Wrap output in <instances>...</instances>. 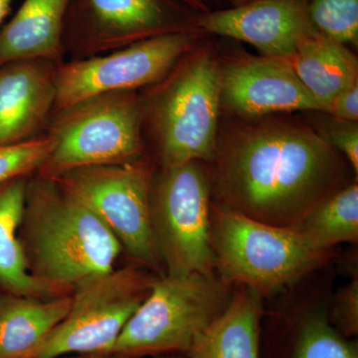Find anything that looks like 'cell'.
I'll use <instances>...</instances> for the list:
<instances>
[{"label":"cell","instance_id":"d4e9b609","mask_svg":"<svg viewBox=\"0 0 358 358\" xmlns=\"http://www.w3.org/2000/svg\"><path fill=\"white\" fill-rule=\"evenodd\" d=\"M327 143L345 155L355 173H358V129L355 122H338L327 131Z\"/></svg>","mask_w":358,"mask_h":358},{"label":"cell","instance_id":"5bb4252c","mask_svg":"<svg viewBox=\"0 0 358 358\" xmlns=\"http://www.w3.org/2000/svg\"><path fill=\"white\" fill-rule=\"evenodd\" d=\"M57 65L44 59L0 65V145L35 138L55 107Z\"/></svg>","mask_w":358,"mask_h":358},{"label":"cell","instance_id":"7a4b0ae2","mask_svg":"<svg viewBox=\"0 0 358 358\" xmlns=\"http://www.w3.org/2000/svg\"><path fill=\"white\" fill-rule=\"evenodd\" d=\"M20 240L35 279L63 293L115 268L121 245L100 217L56 179L30 176Z\"/></svg>","mask_w":358,"mask_h":358},{"label":"cell","instance_id":"4316f807","mask_svg":"<svg viewBox=\"0 0 358 358\" xmlns=\"http://www.w3.org/2000/svg\"><path fill=\"white\" fill-rule=\"evenodd\" d=\"M70 358H138L119 352L91 353V355H75Z\"/></svg>","mask_w":358,"mask_h":358},{"label":"cell","instance_id":"f1b7e54d","mask_svg":"<svg viewBox=\"0 0 358 358\" xmlns=\"http://www.w3.org/2000/svg\"><path fill=\"white\" fill-rule=\"evenodd\" d=\"M178 1L182 2V3L187 4L192 8L203 9L204 4L202 0H178Z\"/></svg>","mask_w":358,"mask_h":358},{"label":"cell","instance_id":"7c38bea8","mask_svg":"<svg viewBox=\"0 0 358 358\" xmlns=\"http://www.w3.org/2000/svg\"><path fill=\"white\" fill-rule=\"evenodd\" d=\"M221 103L245 117L294 110H320L284 59L239 56L221 66Z\"/></svg>","mask_w":358,"mask_h":358},{"label":"cell","instance_id":"ffe728a7","mask_svg":"<svg viewBox=\"0 0 358 358\" xmlns=\"http://www.w3.org/2000/svg\"><path fill=\"white\" fill-rule=\"evenodd\" d=\"M261 343V358H358V343L338 333L324 312H310Z\"/></svg>","mask_w":358,"mask_h":358},{"label":"cell","instance_id":"83f0119b","mask_svg":"<svg viewBox=\"0 0 358 358\" xmlns=\"http://www.w3.org/2000/svg\"><path fill=\"white\" fill-rule=\"evenodd\" d=\"M13 0H0V29L2 28V23L6 20L7 14L10 9Z\"/></svg>","mask_w":358,"mask_h":358},{"label":"cell","instance_id":"52a82bcc","mask_svg":"<svg viewBox=\"0 0 358 358\" xmlns=\"http://www.w3.org/2000/svg\"><path fill=\"white\" fill-rule=\"evenodd\" d=\"M210 214V185L199 162L155 174L150 219L166 275L215 274Z\"/></svg>","mask_w":358,"mask_h":358},{"label":"cell","instance_id":"603a6c76","mask_svg":"<svg viewBox=\"0 0 358 358\" xmlns=\"http://www.w3.org/2000/svg\"><path fill=\"white\" fill-rule=\"evenodd\" d=\"M51 150L52 141L47 136L18 145H0V182L37 173Z\"/></svg>","mask_w":358,"mask_h":358},{"label":"cell","instance_id":"5b68a950","mask_svg":"<svg viewBox=\"0 0 358 358\" xmlns=\"http://www.w3.org/2000/svg\"><path fill=\"white\" fill-rule=\"evenodd\" d=\"M152 96L150 119L162 167L215 159L221 66L208 52L181 58Z\"/></svg>","mask_w":358,"mask_h":358},{"label":"cell","instance_id":"3957f363","mask_svg":"<svg viewBox=\"0 0 358 358\" xmlns=\"http://www.w3.org/2000/svg\"><path fill=\"white\" fill-rule=\"evenodd\" d=\"M211 243L224 281L259 296L291 284L331 258L296 228L254 220L219 204L211 207Z\"/></svg>","mask_w":358,"mask_h":358},{"label":"cell","instance_id":"2e32d148","mask_svg":"<svg viewBox=\"0 0 358 358\" xmlns=\"http://www.w3.org/2000/svg\"><path fill=\"white\" fill-rule=\"evenodd\" d=\"M70 306L71 294L42 299L0 292V358L34 357Z\"/></svg>","mask_w":358,"mask_h":358},{"label":"cell","instance_id":"8992f818","mask_svg":"<svg viewBox=\"0 0 358 358\" xmlns=\"http://www.w3.org/2000/svg\"><path fill=\"white\" fill-rule=\"evenodd\" d=\"M143 109L134 92H113L57 110L52 150L37 171L54 178L79 167L126 164L143 157Z\"/></svg>","mask_w":358,"mask_h":358},{"label":"cell","instance_id":"ac0fdd59","mask_svg":"<svg viewBox=\"0 0 358 358\" xmlns=\"http://www.w3.org/2000/svg\"><path fill=\"white\" fill-rule=\"evenodd\" d=\"M260 296L240 286L228 307L193 343L187 358H261Z\"/></svg>","mask_w":358,"mask_h":358},{"label":"cell","instance_id":"277c9868","mask_svg":"<svg viewBox=\"0 0 358 358\" xmlns=\"http://www.w3.org/2000/svg\"><path fill=\"white\" fill-rule=\"evenodd\" d=\"M230 286L215 274L155 278L113 352L138 358L185 355L229 305Z\"/></svg>","mask_w":358,"mask_h":358},{"label":"cell","instance_id":"30bf717a","mask_svg":"<svg viewBox=\"0 0 358 358\" xmlns=\"http://www.w3.org/2000/svg\"><path fill=\"white\" fill-rule=\"evenodd\" d=\"M196 35L190 29L141 40L103 56L57 65L54 110L113 92H134L157 84L189 53Z\"/></svg>","mask_w":358,"mask_h":358},{"label":"cell","instance_id":"e0dca14e","mask_svg":"<svg viewBox=\"0 0 358 358\" xmlns=\"http://www.w3.org/2000/svg\"><path fill=\"white\" fill-rule=\"evenodd\" d=\"M320 110L329 112L339 94L358 83L357 59L345 45L315 32L284 59Z\"/></svg>","mask_w":358,"mask_h":358},{"label":"cell","instance_id":"9c48e42d","mask_svg":"<svg viewBox=\"0 0 358 358\" xmlns=\"http://www.w3.org/2000/svg\"><path fill=\"white\" fill-rule=\"evenodd\" d=\"M157 277L131 263L80 282L71 292L65 319L45 339L34 357L113 352L122 329L147 298Z\"/></svg>","mask_w":358,"mask_h":358},{"label":"cell","instance_id":"44dd1931","mask_svg":"<svg viewBox=\"0 0 358 358\" xmlns=\"http://www.w3.org/2000/svg\"><path fill=\"white\" fill-rule=\"evenodd\" d=\"M296 230L317 248L331 250L339 243L358 239L357 181L346 185L313 208Z\"/></svg>","mask_w":358,"mask_h":358},{"label":"cell","instance_id":"9a60e30c","mask_svg":"<svg viewBox=\"0 0 358 358\" xmlns=\"http://www.w3.org/2000/svg\"><path fill=\"white\" fill-rule=\"evenodd\" d=\"M73 0H24L0 29V65L23 59L58 62Z\"/></svg>","mask_w":358,"mask_h":358},{"label":"cell","instance_id":"484cf974","mask_svg":"<svg viewBox=\"0 0 358 358\" xmlns=\"http://www.w3.org/2000/svg\"><path fill=\"white\" fill-rule=\"evenodd\" d=\"M329 113L338 119V122H357L358 83L339 94Z\"/></svg>","mask_w":358,"mask_h":358},{"label":"cell","instance_id":"6da1fadb","mask_svg":"<svg viewBox=\"0 0 358 358\" xmlns=\"http://www.w3.org/2000/svg\"><path fill=\"white\" fill-rule=\"evenodd\" d=\"M336 150L301 124H245L217 143L220 204L259 222L296 227L346 186L345 166Z\"/></svg>","mask_w":358,"mask_h":358},{"label":"cell","instance_id":"4fadbf2b","mask_svg":"<svg viewBox=\"0 0 358 358\" xmlns=\"http://www.w3.org/2000/svg\"><path fill=\"white\" fill-rule=\"evenodd\" d=\"M197 27L251 44L264 56L288 59L313 33L307 0H254L200 16Z\"/></svg>","mask_w":358,"mask_h":358},{"label":"cell","instance_id":"ba28073f","mask_svg":"<svg viewBox=\"0 0 358 358\" xmlns=\"http://www.w3.org/2000/svg\"><path fill=\"white\" fill-rule=\"evenodd\" d=\"M154 167L145 157L107 166L79 167L54 176L109 228L131 263L164 275L150 219Z\"/></svg>","mask_w":358,"mask_h":358},{"label":"cell","instance_id":"7402d4cb","mask_svg":"<svg viewBox=\"0 0 358 358\" xmlns=\"http://www.w3.org/2000/svg\"><path fill=\"white\" fill-rule=\"evenodd\" d=\"M308 18L313 29L343 44H357L358 0H310Z\"/></svg>","mask_w":358,"mask_h":358},{"label":"cell","instance_id":"8fae6325","mask_svg":"<svg viewBox=\"0 0 358 358\" xmlns=\"http://www.w3.org/2000/svg\"><path fill=\"white\" fill-rule=\"evenodd\" d=\"M186 29L171 0H73L65 24L75 50L90 57Z\"/></svg>","mask_w":358,"mask_h":358},{"label":"cell","instance_id":"1f68e13d","mask_svg":"<svg viewBox=\"0 0 358 358\" xmlns=\"http://www.w3.org/2000/svg\"><path fill=\"white\" fill-rule=\"evenodd\" d=\"M26 358H36V357H26Z\"/></svg>","mask_w":358,"mask_h":358},{"label":"cell","instance_id":"d6986e66","mask_svg":"<svg viewBox=\"0 0 358 358\" xmlns=\"http://www.w3.org/2000/svg\"><path fill=\"white\" fill-rule=\"evenodd\" d=\"M30 176H18L0 182V292L54 298L66 293L33 277L20 240L26 187Z\"/></svg>","mask_w":358,"mask_h":358},{"label":"cell","instance_id":"4dcf8cb0","mask_svg":"<svg viewBox=\"0 0 358 358\" xmlns=\"http://www.w3.org/2000/svg\"><path fill=\"white\" fill-rule=\"evenodd\" d=\"M254 1V0H235L237 6H241V4L247 3V2Z\"/></svg>","mask_w":358,"mask_h":358},{"label":"cell","instance_id":"f546056e","mask_svg":"<svg viewBox=\"0 0 358 358\" xmlns=\"http://www.w3.org/2000/svg\"><path fill=\"white\" fill-rule=\"evenodd\" d=\"M155 358H187L185 355H162V357H157Z\"/></svg>","mask_w":358,"mask_h":358},{"label":"cell","instance_id":"cb8c5ba5","mask_svg":"<svg viewBox=\"0 0 358 358\" xmlns=\"http://www.w3.org/2000/svg\"><path fill=\"white\" fill-rule=\"evenodd\" d=\"M329 322L346 338H355L358 334V279H352L339 289L334 296Z\"/></svg>","mask_w":358,"mask_h":358}]
</instances>
